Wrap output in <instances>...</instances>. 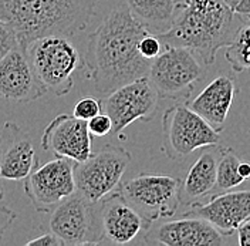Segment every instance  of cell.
<instances>
[{
	"mask_svg": "<svg viewBox=\"0 0 250 246\" xmlns=\"http://www.w3.org/2000/svg\"><path fill=\"white\" fill-rule=\"evenodd\" d=\"M148 30L131 15L126 3L117 4L90 34L85 66L95 90L108 95L118 87L148 76L151 60L141 56L140 42Z\"/></svg>",
	"mask_w": 250,
	"mask_h": 246,
	"instance_id": "obj_1",
	"label": "cell"
},
{
	"mask_svg": "<svg viewBox=\"0 0 250 246\" xmlns=\"http://www.w3.org/2000/svg\"><path fill=\"white\" fill-rule=\"evenodd\" d=\"M223 0H182L176 3L171 29L158 36L165 47H185L212 66L219 48L228 47L248 22Z\"/></svg>",
	"mask_w": 250,
	"mask_h": 246,
	"instance_id": "obj_2",
	"label": "cell"
},
{
	"mask_svg": "<svg viewBox=\"0 0 250 246\" xmlns=\"http://www.w3.org/2000/svg\"><path fill=\"white\" fill-rule=\"evenodd\" d=\"M100 0H0V19L17 33L23 47L50 36H74L84 31L95 16Z\"/></svg>",
	"mask_w": 250,
	"mask_h": 246,
	"instance_id": "obj_3",
	"label": "cell"
},
{
	"mask_svg": "<svg viewBox=\"0 0 250 246\" xmlns=\"http://www.w3.org/2000/svg\"><path fill=\"white\" fill-rule=\"evenodd\" d=\"M43 231L54 233L64 246L98 245L104 242L100 202H91L78 191L44 214Z\"/></svg>",
	"mask_w": 250,
	"mask_h": 246,
	"instance_id": "obj_4",
	"label": "cell"
},
{
	"mask_svg": "<svg viewBox=\"0 0 250 246\" xmlns=\"http://www.w3.org/2000/svg\"><path fill=\"white\" fill-rule=\"evenodd\" d=\"M27 54L47 91L62 97L73 90V76L81 67V56L68 37L59 34L39 37L27 46Z\"/></svg>",
	"mask_w": 250,
	"mask_h": 246,
	"instance_id": "obj_5",
	"label": "cell"
},
{
	"mask_svg": "<svg viewBox=\"0 0 250 246\" xmlns=\"http://www.w3.org/2000/svg\"><path fill=\"white\" fill-rule=\"evenodd\" d=\"M165 155L179 161L202 147H215L220 142V134L187 103L169 107L162 117Z\"/></svg>",
	"mask_w": 250,
	"mask_h": 246,
	"instance_id": "obj_6",
	"label": "cell"
},
{
	"mask_svg": "<svg viewBox=\"0 0 250 246\" xmlns=\"http://www.w3.org/2000/svg\"><path fill=\"white\" fill-rule=\"evenodd\" d=\"M181 179L169 175L141 174L121 182L117 191L148 222L168 219L181 205Z\"/></svg>",
	"mask_w": 250,
	"mask_h": 246,
	"instance_id": "obj_7",
	"label": "cell"
},
{
	"mask_svg": "<svg viewBox=\"0 0 250 246\" xmlns=\"http://www.w3.org/2000/svg\"><path fill=\"white\" fill-rule=\"evenodd\" d=\"M132 157L123 148L107 145L103 150L91 153L83 161L76 162L74 178L77 191L91 202H100L117 191Z\"/></svg>",
	"mask_w": 250,
	"mask_h": 246,
	"instance_id": "obj_8",
	"label": "cell"
},
{
	"mask_svg": "<svg viewBox=\"0 0 250 246\" xmlns=\"http://www.w3.org/2000/svg\"><path fill=\"white\" fill-rule=\"evenodd\" d=\"M205 77V70L195 53L185 47H165L155 57L148 71V78L159 98H188L193 86Z\"/></svg>",
	"mask_w": 250,
	"mask_h": 246,
	"instance_id": "obj_9",
	"label": "cell"
},
{
	"mask_svg": "<svg viewBox=\"0 0 250 246\" xmlns=\"http://www.w3.org/2000/svg\"><path fill=\"white\" fill-rule=\"evenodd\" d=\"M159 95L148 76L137 78L109 92L103 110L112 121V131L120 134L135 121H151L158 110Z\"/></svg>",
	"mask_w": 250,
	"mask_h": 246,
	"instance_id": "obj_10",
	"label": "cell"
},
{
	"mask_svg": "<svg viewBox=\"0 0 250 246\" xmlns=\"http://www.w3.org/2000/svg\"><path fill=\"white\" fill-rule=\"evenodd\" d=\"M73 159L56 157L24 179V194L37 212L46 214L77 191Z\"/></svg>",
	"mask_w": 250,
	"mask_h": 246,
	"instance_id": "obj_11",
	"label": "cell"
},
{
	"mask_svg": "<svg viewBox=\"0 0 250 246\" xmlns=\"http://www.w3.org/2000/svg\"><path fill=\"white\" fill-rule=\"evenodd\" d=\"M225 236L206 219L184 215L156 225L152 222L142 242L164 246H219L225 242Z\"/></svg>",
	"mask_w": 250,
	"mask_h": 246,
	"instance_id": "obj_12",
	"label": "cell"
},
{
	"mask_svg": "<svg viewBox=\"0 0 250 246\" xmlns=\"http://www.w3.org/2000/svg\"><path fill=\"white\" fill-rule=\"evenodd\" d=\"M47 92L37 77L27 48L17 46L0 60V97L19 104L39 100Z\"/></svg>",
	"mask_w": 250,
	"mask_h": 246,
	"instance_id": "obj_13",
	"label": "cell"
},
{
	"mask_svg": "<svg viewBox=\"0 0 250 246\" xmlns=\"http://www.w3.org/2000/svg\"><path fill=\"white\" fill-rule=\"evenodd\" d=\"M42 148L56 157L83 162L93 153V135L88 131L87 121L74 115L60 114L44 128Z\"/></svg>",
	"mask_w": 250,
	"mask_h": 246,
	"instance_id": "obj_14",
	"label": "cell"
},
{
	"mask_svg": "<svg viewBox=\"0 0 250 246\" xmlns=\"http://www.w3.org/2000/svg\"><path fill=\"white\" fill-rule=\"evenodd\" d=\"M100 219L104 242L114 245L134 244L151 226V222L141 216L118 191L100 201Z\"/></svg>",
	"mask_w": 250,
	"mask_h": 246,
	"instance_id": "obj_15",
	"label": "cell"
},
{
	"mask_svg": "<svg viewBox=\"0 0 250 246\" xmlns=\"http://www.w3.org/2000/svg\"><path fill=\"white\" fill-rule=\"evenodd\" d=\"M40 165L30 134L16 123L0 125V177L9 181H24Z\"/></svg>",
	"mask_w": 250,
	"mask_h": 246,
	"instance_id": "obj_16",
	"label": "cell"
},
{
	"mask_svg": "<svg viewBox=\"0 0 250 246\" xmlns=\"http://www.w3.org/2000/svg\"><path fill=\"white\" fill-rule=\"evenodd\" d=\"M185 215L206 219L226 236L233 235L250 218V189L225 191L206 203L198 202L190 205V209Z\"/></svg>",
	"mask_w": 250,
	"mask_h": 246,
	"instance_id": "obj_17",
	"label": "cell"
},
{
	"mask_svg": "<svg viewBox=\"0 0 250 246\" xmlns=\"http://www.w3.org/2000/svg\"><path fill=\"white\" fill-rule=\"evenodd\" d=\"M233 97L234 81L229 76L222 74L212 80L196 98L187 101V104L220 133L232 107Z\"/></svg>",
	"mask_w": 250,
	"mask_h": 246,
	"instance_id": "obj_18",
	"label": "cell"
},
{
	"mask_svg": "<svg viewBox=\"0 0 250 246\" xmlns=\"http://www.w3.org/2000/svg\"><path fill=\"white\" fill-rule=\"evenodd\" d=\"M216 175L218 159L213 153L205 151L190 167L181 185V202L187 205L198 203L215 188Z\"/></svg>",
	"mask_w": 250,
	"mask_h": 246,
	"instance_id": "obj_19",
	"label": "cell"
},
{
	"mask_svg": "<svg viewBox=\"0 0 250 246\" xmlns=\"http://www.w3.org/2000/svg\"><path fill=\"white\" fill-rule=\"evenodd\" d=\"M131 15L134 16L148 33L161 36L171 29L176 0H126Z\"/></svg>",
	"mask_w": 250,
	"mask_h": 246,
	"instance_id": "obj_20",
	"label": "cell"
},
{
	"mask_svg": "<svg viewBox=\"0 0 250 246\" xmlns=\"http://www.w3.org/2000/svg\"><path fill=\"white\" fill-rule=\"evenodd\" d=\"M220 154L222 155L218 161V175H216L215 188L219 192H225V191H230L236 186H239L246 179L239 174V164L242 161L230 148L222 150Z\"/></svg>",
	"mask_w": 250,
	"mask_h": 246,
	"instance_id": "obj_21",
	"label": "cell"
},
{
	"mask_svg": "<svg viewBox=\"0 0 250 246\" xmlns=\"http://www.w3.org/2000/svg\"><path fill=\"white\" fill-rule=\"evenodd\" d=\"M226 60L230 63L234 71L250 68V23L243 24L234 36L232 43L226 47Z\"/></svg>",
	"mask_w": 250,
	"mask_h": 246,
	"instance_id": "obj_22",
	"label": "cell"
},
{
	"mask_svg": "<svg viewBox=\"0 0 250 246\" xmlns=\"http://www.w3.org/2000/svg\"><path fill=\"white\" fill-rule=\"evenodd\" d=\"M101 110H103V101L101 100L95 98L93 95H85V97L80 98L77 104L74 106L73 115L80 118V120L90 121L93 117L101 112Z\"/></svg>",
	"mask_w": 250,
	"mask_h": 246,
	"instance_id": "obj_23",
	"label": "cell"
},
{
	"mask_svg": "<svg viewBox=\"0 0 250 246\" xmlns=\"http://www.w3.org/2000/svg\"><path fill=\"white\" fill-rule=\"evenodd\" d=\"M17 46H21L16 30L4 20L0 19V60L7 56Z\"/></svg>",
	"mask_w": 250,
	"mask_h": 246,
	"instance_id": "obj_24",
	"label": "cell"
},
{
	"mask_svg": "<svg viewBox=\"0 0 250 246\" xmlns=\"http://www.w3.org/2000/svg\"><path fill=\"white\" fill-rule=\"evenodd\" d=\"M140 53L141 56L146 60H154L162 53V42L159 40V37L155 34L148 33L146 36H144L140 42Z\"/></svg>",
	"mask_w": 250,
	"mask_h": 246,
	"instance_id": "obj_25",
	"label": "cell"
},
{
	"mask_svg": "<svg viewBox=\"0 0 250 246\" xmlns=\"http://www.w3.org/2000/svg\"><path fill=\"white\" fill-rule=\"evenodd\" d=\"M88 131L93 137H105L112 133V121L108 114H97L90 121H87Z\"/></svg>",
	"mask_w": 250,
	"mask_h": 246,
	"instance_id": "obj_26",
	"label": "cell"
},
{
	"mask_svg": "<svg viewBox=\"0 0 250 246\" xmlns=\"http://www.w3.org/2000/svg\"><path fill=\"white\" fill-rule=\"evenodd\" d=\"M27 246H64L62 242L51 232L43 231V233H40L39 236L33 238L30 241L26 242Z\"/></svg>",
	"mask_w": 250,
	"mask_h": 246,
	"instance_id": "obj_27",
	"label": "cell"
},
{
	"mask_svg": "<svg viewBox=\"0 0 250 246\" xmlns=\"http://www.w3.org/2000/svg\"><path fill=\"white\" fill-rule=\"evenodd\" d=\"M16 219V212L12 211L10 208L0 205V244L3 239L4 232L7 231V228L13 224V221Z\"/></svg>",
	"mask_w": 250,
	"mask_h": 246,
	"instance_id": "obj_28",
	"label": "cell"
},
{
	"mask_svg": "<svg viewBox=\"0 0 250 246\" xmlns=\"http://www.w3.org/2000/svg\"><path fill=\"white\" fill-rule=\"evenodd\" d=\"M237 242L240 246H250V218L237 228Z\"/></svg>",
	"mask_w": 250,
	"mask_h": 246,
	"instance_id": "obj_29",
	"label": "cell"
},
{
	"mask_svg": "<svg viewBox=\"0 0 250 246\" xmlns=\"http://www.w3.org/2000/svg\"><path fill=\"white\" fill-rule=\"evenodd\" d=\"M236 12L240 13V15L249 16L250 15V0H240L237 7H236Z\"/></svg>",
	"mask_w": 250,
	"mask_h": 246,
	"instance_id": "obj_30",
	"label": "cell"
},
{
	"mask_svg": "<svg viewBox=\"0 0 250 246\" xmlns=\"http://www.w3.org/2000/svg\"><path fill=\"white\" fill-rule=\"evenodd\" d=\"M239 174L248 181L250 178V164L249 162H240L239 164Z\"/></svg>",
	"mask_w": 250,
	"mask_h": 246,
	"instance_id": "obj_31",
	"label": "cell"
},
{
	"mask_svg": "<svg viewBox=\"0 0 250 246\" xmlns=\"http://www.w3.org/2000/svg\"><path fill=\"white\" fill-rule=\"evenodd\" d=\"M179 1H182V0H176V3H179ZM225 3H228L232 9H234L236 10V7H237V4H239V1L240 0H223Z\"/></svg>",
	"mask_w": 250,
	"mask_h": 246,
	"instance_id": "obj_32",
	"label": "cell"
},
{
	"mask_svg": "<svg viewBox=\"0 0 250 246\" xmlns=\"http://www.w3.org/2000/svg\"><path fill=\"white\" fill-rule=\"evenodd\" d=\"M0 201H3V186H1V177H0Z\"/></svg>",
	"mask_w": 250,
	"mask_h": 246,
	"instance_id": "obj_33",
	"label": "cell"
},
{
	"mask_svg": "<svg viewBox=\"0 0 250 246\" xmlns=\"http://www.w3.org/2000/svg\"><path fill=\"white\" fill-rule=\"evenodd\" d=\"M248 181H250V178H249V179H248Z\"/></svg>",
	"mask_w": 250,
	"mask_h": 246,
	"instance_id": "obj_34",
	"label": "cell"
},
{
	"mask_svg": "<svg viewBox=\"0 0 250 246\" xmlns=\"http://www.w3.org/2000/svg\"><path fill=\"white\" fill-rule=\"evenodd\" d=\"M249 17H250V15H249Z\"/></svg>",
	"mask_w": 250,
	"mask_h": 246,
	"instance_id": "obj_35",
	"label": "cell"
}]
</instances>
